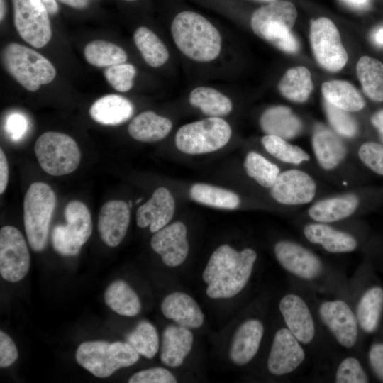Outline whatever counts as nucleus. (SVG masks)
Segmentation results:
<instances>
[{
	"label": "nucleus",
	"mask_w": 383,
	"mask_h": 383,
	"mask_svg": "<svg viewBox=\"0 0 383 383\" xmlns=\"http://www.w3.org/2000/svg\"><path fill=\"white\" fill-rule=\"evenodd\" d=\"M257 253L252 248L237 251L229 245L217 248L211 255L202 274L211 299H228L237 295L248 283Z\"/></svg>",
	"instance_id": "nucleus-1"
},
{
	"label": "nucleus",
	"mask_w": 383,
	"mask_h": 383,
	"mask_svg": "<svg viewBox=\"0 0 383 383\" xmlns=\"http://www.w3.org/2000/svg\"><path fill=\"white\" fill-rule=\"evenodd\" d=\"M171 32L179 50L189 58L201 62L215 60L221 49V37L206 18L193 11L178 13Z\"/></svg>",
	"instance_id": "nucleus-2"
},
{
	"label": "nucleus",
	"mask_w": 383,
	"mask_h": 383,
	"mask_svg": "<svg viewBox=\"0 0 383 383\" xmlns=\"http://www.w3.org/2000/svg\"><path fill=\"white\" fill-rule=\"evenodd\" d=\"M1 59L6 71L30 91H35L41 85L49 84L56 76L55 67L47 58L16 43L4 48Z\"/></svg>",
	"instance_id": "nucleus-3"
},
{
	"label": "nucleus",
	"mask_w": 383,
	"mask_h": 383,
	"mask_svg": "<svg viewBox=\"0 0 383 383\" xmlns=\"http://www.w3.org/2000/svg\"><path fill=\"white\" fill-rule=\"evenodd\" d=\"M139 353L127 342L86 341L75 354L79 365L93 375L104 378L122 367H130L139 360Z\"/></svg>",
	"instance_id": "nucleus-4"
},
{
	"label": "nucleus",
	"mask_w": 383,
	"mask_h": 383,
	"mask_svg": "<svg viewBox=\"0 0 383 383\" xmlns=\"http://www.w3.org/2000/svg\"><path fill=\"white\" fill-rule=\"evenodd\" d=\"M55 204L56 196L50 185L35 182L29 186L23 201V223L28 244L35 252L46 245Z\"/></svg>",
	"instance_id": "nucleus-5"
},
{
	"label": "nucleus",
	"mask_w": 383,
	"mask_h": 383,
	"mask_svg": "<svg viewBox=\"0 0 383 383\" xmlns=\"http://www.w3.org/2000/svg\"><path fill=\"white\" fill-rule=\"evenodd\" d=\"M231 134L227 121L220 117H209L180 127L175 135V145L187 155L206 154L224 147Z\"/></svg>",
	"instance_id": "nucleus-6"
},
{
	"label": "nucleus",
	"mask_w": 383,
	"mask_h": 383,
	"mask_svg": "<svg viewBox=\"0 0 383 383\" xmlns=\"http://www.w3.org/2000/svg\"><path fill=\"white\" fill-rule=\"evenodd\" d=\"M34 151L40 167L52 176H62L77 170L81 161V151L70 135L48 131L35 141Z\"/></svg>",
	"instance_id": "nucleus-7"
},
{
	"label": "nucleus",
	"mask_w": 383,
	"mask_h": 383,
	"mask_svg": "<svg viewBox=\"0 0 383 383\" xmlns=\"http://www.w3.org/2000/svg\"><path fill=\"white\" fill-rule=\"evenodd\" d=\"M65 224L54 227L52 244L54 250L63 256H75L89 238L92 232L90 211L83 202L72 200L64 209Z\"/></svg>",
	"instance_id": "nucleus-8"
},
{
	"label": "nucleus",
	"mask_w": 383,
	"mask_h": 383,
	"mask_svg": "<svg viewBox=\"0 0 383 383\" xmlns=\"http://www.w3.org/2000/svg\"><path fill=\"white\" fill-rule=\"evenodd\" d=\"M310 42L317 62L330 72L340 70L348 62V53L333 21L321 17L311 21Z\"/></svg>",
	"instance_id": "nucleus-9"
},
{
	"label": "nucleus",
	"mask_w": 383,
	"mask_h": 383,
	"mask_svg": "<svg viewBox=\"0 0 383 383\" xmlns=\"http://www.w3.org/2000/svg\"><path fill=\"white\" fill-rule=\"evenodd\" d=\"M13 23L20 37L35 48L52 38L48 12L39 0H12Z\"/></svg>",
	"instance_id": "nucleus-10"
},
{
	"label": "nucleus",
	"mask_w": 383,
	"mask_h": 383,
	"mask_svg": "<svg viewBox=\"0 0 383 383\" xmlns=\"http://www.w3.org/2000/svg\"><path fill=\"white\" fill-rule=\"evenodd\" d=\"M297 11L288 1H274L255 10L250 25L253 32L272 44L291 32Z\"/></svg>",
	"instance_id": "nucleus-11"
},
{
	"label": "nucleus",
	"mask_w": 383,
	"mask_h": 383,
	"mask_svg": "<svg viewBox=\"0 0 383 383\" xmlns=\"http://www.w3.org/2000/svg\"><path fill=\"white\" fill-rule=\"evenodd\" d=\"M30 253L21 231L12 226L0 230V274L10 282L21 280L30 267Z\"/></svg>",
	"instance_id": "nucleus-12"
},
{
	"label": "nucleus",
	"mask_w": 383,
	"mask_h": 383,
	"mask_svg": "<svg viewBox=\"0 0 383 383\" xmlns=\"http://www.w3.org/2000/svg\"><path fill=\"white\" fill-rule=\"evenodd\" d=\"M314 180L306 172L290 170L279 173L271 187V195L284 205H301L310 202L316 194Z\"/></svg>",
	"instance_id": "nucleus-13"
},
{
	"label": "nucleus",
	"mask_w": 383,
	"mask_h": 383,
	"mask_svg": "<svg viewBox=\"0 0 383 383\" xmlns=\"http://www.w3.org/2000/svg\"><path fill=\"white\" fill-rule=\"evenodd\" d=\"M186 226L181 221L167 225L154 233L150 245L162 262L171 267L182 265L187 259L189 245Z\"/></svg>",
	"instance_id": "nucleus-14"
},
{
	"label": "nucleus",
	"mask_w": 383,
	"mask_h": 383,
	"mask_svg": "<svg viewBox=\"0 0 383 383\" xmlns=\"http://www.w3.org/2000/svg\"><path fill=\"white\" fill-rule=\"evenodd\" d=\"M299 342L288 328L276 332L267 360V368L272 374L290 373L301 364L305 353Z\"/></svg>",
	"instance_id": "nucleus-15"
},
{
	"label": "nucleus",
	"mask_w": 383,
	"mask_h": 383,
	"mask_svg": "<svg viewBox=\"0 0 383 383\" xmlns=\"http://www.w3.org/2000/svg\"><path fill=\"white\" fill-rule=\"evenodd\" d=\"M319 314L340 344L345 348L355 344L358 333L357 318L345 302L325 301L319 307Z\"/></svg>",
	"instance_id": "nucleus-16"
},
{
	"label": "nucleus",
	"mask_w": 383,
	"mask_h": 383,
	"mask_svg": "<svg viewBox=\"0 0 383 383\" xmlns=\"http://www.w3.org/2000/svg\"><path fill=\"white\" fill-rule=\"evenodd\" d=\"M279 263L288 272L306 279L318 277L322 270L321 260L301 245L289 240H281L274 245Z\"/></svg>",
	"instance_id": "nucleus-17"
},
{
	"label": "nucleus",
	"mask_w": 383,
	"mask_h": 383,
	"mask_svg": "<svg viewBox=\"0 0 383 383\" xmlns=\"http://www.w3.org/2000/svg\"><path fill=\"white\" fill-rule=\"evenodd\" d=\"M130 219V208L124 201L110 200L104 203L97 224L102 241L109 247L118 246L126 235Z\"/></svg>",
	"instance_id": "nucleus-18"
},
{
	"label": "nucleus",
	"mask_w": 383,
	"mask_h": 383,
	"mask_svg": "<svg viewBox=\"0 0 383 383\" xmlns=\"http://www.w3.org/2000/svg\"><path fill=\"white\" fill-rule=\"evenodd\" d=\"M175 211V201L169 189L164 187L156 189L151 197L140 206L136 211L138 227H149L155 233L168 225Z\"/></svg>",
	"instance_id": "nucleus-19"
},
{
	"label": "nucleus",
	"mask_w": 383,
	"mask_h": 383,
	"mask_svg": "<svg viewBox=\"0 0 383 383\" xmlns=\"http://www.w3.org/2000/svg\"><path fill=\"white\" fill-rule=\"evenodd\" d=\"M279 311L291 333L301 343H310L315 335L312 316L304 301L293 294L284 296L279 304Z\"/></svg>",
	"instance_id": "nucleus-20"
},
{
	"label": "nucleus",
	"mask_w": 383,
	"mask_h": 383,
	"mask_svg": "<svg viewBox=\"0 0 383 383\" xmlns=\"http://www.w3.org/2000/svg\"><path fill=\"white\" fill-rule=\"evenodd\" d=\"M161 311L168 319L187 328H199L204 315L197 302L189 294L176 292L167 295L162 301Z\"/></svg>",
	"instance_id": "nucleus-21"
},
{
	"label": "nucleus",
	"mask_w": 383,
	"mask_h": 383,
	"mask_svg": "<svg viewBox=\"0 0 383 383\" xmlns=\"http://www.w3.org/2000/svg\"><path fill=\"white\" fill-rule=\"evenodd\" d=\"M264 333L257 319L243 322L236 330L230 348L229 357L237 365L248 363L257 354Z\"/></svg>",
	"instance_id": "nucleus-22"
},
{
	"label": "nucleus",
	"mask_w": 383,
	"mask_h": 383,
	"mask_svg": "<svg viewBox=\"0 0 383 383\" xmlns=\"http://www.w3.org/2000/svg\"><path fill=\"white\" fill-rule=\"evenodd\" d=\"M194 336L189 328L179 325L167 326L162 333L160 360L170 367H178L190 353Z\"/></svg>",
	"instance_id": "nucleus-23"
},
{
	"label": "nucleus",
	"mask_w": 383,
	"mask_h": 383,
	"mask_svg": "<svg viewBox=\"0 0 383 383\" xmlns=\"http://www.w3.org/2000/svg\"><path fill=\"white\" fill-rule=\"evenodd\" d=\"M134 106L129 99L118 94L105 95L93 103L89 113L96 122L106 126L120 125L131 118Z\"/></svg>",
	"instance_id": "nucleus-24"
},
{
	"label": "nucleus",
	"mask_w": 383,
	"mask_h": 383,
	"mask_svg": "<svg viewBox=\"0 0 383 383\" xmlns=\"http://www.w3.org/2000/svg\"><path fill=\"white\" fill-rule=\"evenodd\" d=\"M312 144L319 165L326 170L336 167L346 155V148L340 138L321 124L315 127Z\"/></svg>",
	"instance_id": "nucleus-25"
},
{
	"label": "nucleus",
	"mask_w": 383,
	"mask_h": 383,
	"mask_svg": "<svg viewBox=\"0 0 383 383\" xmlns=\"http://www.w3.org/2000/svg\"><path fill=\"white\" fill-rule=\"evenodd\" d=\"M260 124L267 135L290 139L299 134L302 128L300 119L285 106H274L261 115Z\"/></svg>",
	"instance_id": "nucleus-26"
},
{
	"label": "nucleus",
	"mask_w": 383,
	"mask_h": 383,
	"mask_svg": "<svg viewBox=\"0 0 383 383\" xmlns=\"http://www.w3.org/2000/svg\"><path fill=\"white\" fill-rule=\"evenodd\" d=\"M304 234L311 243L321 245L326 250L333 253L351 252L357 246L353 235L323 223L306 225Z\"/></svg>",
	"instance_id": "nucleus-27"
},
{
	"label": "nucleus",
	"mask_w": 383,
	"mask_h": 383,
	"mask_svg": "<svg viewBox=\"0 0 383 383\" xmlns=\"http://www.w3.org/2000/svg\"><path fill=\"white\" fill-rule=\"evenodd\" d=\"M172 128V121L153 111H144L130 122L128 132L131 138L143 143H154L167 137Z\"/></svg>",
	"instance_id": "nucleus-28"
},
{
	"label": "nucleus",
	"mask_w": 383,
	"mask_h": 383,
	"mask_svg": "<svg viewBox=\"0 0 383 383\" xmlns=\"http://www.w3.org/2000/svg\"><path fill=\"white\" fill-rule=\"evenodd\" d=\"M359 204L357 196L348 194L321 200L309 210V216L320 223H330L345 218L352 215Z\"/></svg>",
	"instance_id": "nucleus-29"
},
{
	"label": "nucleus",
	"mask_w": 383,
	"mask_h": 383,
	"mask_svg": "<svg viewBox=\"0 0 383 383\" xmlns=\"http://www.w3.org/2000/svg\"><path fill=\"white\" fill-rule=\"evenodd\" d=\"M325 100L331 104L348 112L358 111L365 102L356 88L344 80H332L321 86Z\"/></svg>",
	"instance_id": "nucleus-30"
},
{
	"label": "nucleus",
	"mask_w": 383,
	"mask_h": 383,
	"mask_svg": "<svg viewBox=\"0 0 383 383\" xmlns=\"http://www.w3.org/2000/svg\"><path fill=\"white\" fill-rule=\"evenodd\" d=\"M106 304L116 313L135 316L141 310L140 299L128 283L118 279L111 283L104 292Z\"/></svg>",
	"instance_id": "nucleus-31"
},
{
	"label": "nucleus",
	"mask_w": 383,
	"mask_h": 383,
	"mask_svg": "<svg viewBox=\"0 0 383 383\" xmlns=\"http://www.w3.org/2000/svg\"><path fill=\"white\" fill-rule=\"evenodd\" d=\"M383 311V288L374 286L365 292L356 309L357 321L362 331L373 333L379 326Z\"/></svg>",
	"instance_id": "nucleus-32"
},
{
	"label": "nucleus",
	"mask_w": 383,
	"mask_h": 383,
	"mask_svg": "<svg viewBox=\"0 0 383 383\" xmlns=\"http://www.w3.org/2000/svg\"><path fill=\"white\" fill-rule=\"evenodd\" d=\"M189 196L197 203L221 209L233 210L240 204L238 195L233 191L205 183L193 184Z\"/></svg>",
	"instance_id": "nucleus-33"
},
{
	"label": "nucleus",
	"mask_w": 383,
	"mask_h": 383,
	"mask_svg": "<svg viewBox=\"0 0 383 383\" xmlns=\"http://www.w3.org/2000/svg\"><path fill=\"white\" fill-rule=\"evenodd\" d=\"M278 89L281 94L290 101H306L313 90L309 70L304 66L290 68L281 79Z\"/></svg>",
	"instance_id": "nucleus-34"
},
{
	"label": "nucleus",
	"mask_w": 383,
	"mask_h": 383,
	"mask_svg": "<svg viewBox=\"0 0 383 383\" xmlns=\"http://www.w3.org/2000/svg\"><path fill=\"white\" fill-rule=\"evenodd\" d=\"M356 70L366 96L372 101H383V64L365 55L358 60Z\"/></svg>",
	"instance_id": "nucleus-35"
},
{
	"label": "nucleus",
	"mask_w": 383,
	"mask_h": 383,
	"mask_svg": "<svg viewBox=\"0 0 383 383\" xmlns=\"http://www.w3.org/2000/svg\"><path fill=\"white\" fill-rule=\"evenodd\" d=\"M189 103L210 117H220L230 113L233 109L231 99L211 87H199L192 91Z\"/></svg>",
	"instance_id": "nucleus-36"
},
{
	"label": "nucleus",
	"mask_w": 383,
	"mask_h": 383,
	"mask_svg": "<svg viewBox=\"0 0 383 383\" xmlns=\"http://www.w3.org/2000/svg\"><path fill=\"white\" fill-rule=\"evenodd\" d=\"M136 47L148 65L158 67L169 58V52L161 40L149 28L140 26L133 35Z\"/></svg>",
	"instance_id": "nucleus-37"
},
{
	"label": "nucleus",
	"mask_w": 383,
	"mask_h": 383,
	"mask_svg": "<svg viewBox=\"0 0 383 383\" xmlns=\"http://www.w3.org/2000/svg\"><path fill=\"white\" fill-rule=\"evenodd\" d=\"M84 55L89 64L98 67H108L124 63L128 58L123 48L101 40L87 43L84 49Z\"/></svg>",
	"instance_id": "nucleus-38"
},
{
	"label": "nucleus",
	"mask_w": 383,
	"mask_h": 383,
	"mask_svg": "<svg viewBox=\"0 0 383 383\" xmlns=\"http://www.w3.org/2000/svg\"><path fill=\"white\" fill-rule=\"evenodd\" d=\"M126 342L140 355L153 358L159 350V336L155 327L149 321L138 322L133 331L128 334Z\"/></svg>",
	"instance_id": "nucleus-39"
},
{
	"label": "nucleus",
	"mask_w": 383,
	"mask_h": 383,
	"mask_svg": "<svg viewBox=\"0 0 383 383\" xmlns=\"http://www.w3.org/2000/svg\"><path fill=\"white\" fill-rule=\"evenodd\" d=\"M243 165L247 174L265 188H271L279 174L275 164L255 152L247 154Z\"/></svg>",
	"instance_id": "nucleus-40"
},
{
	"label": "nucleus",
	"mask_w": 383,
	"mask_h": 383,
	"mask_svg": "<svg viewBox=\"0 0 383 383\" xmlns=\"http://www.w3.org/2000/svg\"><path fill=\"white\" fill-rule=\"evenodd\" d=\"M261 142L271 155L282 162L298 165L310 158L301 148L289 143L280 137L266 135L262 138Z\"/></svg>",
	"instance_id": "nucleus-41"
},
{
	"label": "nucleus",
	"mask_w": 383,
	"mask_h": 383,
	"mask_svg": "<svg viewBox=\"0 0 383 383\" xmlns=\"http://www.w3.org/2000/svg\"><path fill=\"white\" fill-rule=\"evenodd\" d=\"M324 109L328 120L340 135L351 138L357 132V124L348 111L338 108L324 100Z\"/></svg>",
	"instance_id": "nucleus-42"
},
{
	"label": "nucleus",
	"mask_w": 383,
	"mask_h": 383,
	"mask_svg": "<svg viewBox=\"0 0 383 383\" xmlns=\"http://www.w3.org/2000/svg\"><path fill=\"white\" fill-rule=\"evenodd\" d=\"M109 84L119 92L129 91L133 85L135 67L128 63H121L106 67L104 72Z\"/></svg>",
	"instance_id": "nucleus-43"
},
{
	"label": "nucleus",
	"mask_w": 383,
	"mask_h": 383,
	"mask_svg": "<svg viewBox=\"0 0 383 383\" xmlns=\"http://www.w3.org/2000/svg\"><path fill=\"white\" fill-rule=\"evenodd\" d=\"M368 377L360 362L355 357H348L338 365L335 374L337 383H367Z\"/></svg>",
	"instance_id": "nucleus-44"
},
{
	"label": "nucleus",
	"mask_w": 383,
	"mask_h": 383,
	"mask_svg": "<svg viewBox=\"0 0 383 383\" xmlns=\"http://www.w3.org/2000/svg\"><path fill=\"white\" fill-rule=\"evenodd\" d=\"M358 155L368 168L383 175V145L375 142L365 143L360 147Z\"/></svg>",
	"instance_id": "nucleus-45"
},
{
	"label": "nucleus",
	"mask_w": 383,
	"mask_h": 383,
	"mask_svg": "<svg viewBox=\"0 0 383 383\" xmlns=\"http://www.w3.org/2000/svg\"><path fill=\"white\" fill-rule=\"evenodd\" d=\"M174 375L164 367H152L133 374L128 379L129 383H176Z\"/></svg>",
	"instance_id": "nucleus-46"
},
{
	"label": "nucleus",
	"mask_w": 383,
	"mask_h": 383,
	"mask_svg": "<svg viewBox=\"0 0 383 383\" xmlns=\"http://www.w3.org/2000/svg\"><path fill=\"white\" fill-rule=\"evenodd\" d=\"M17 348L11 338L3 331H0V367H7L11 365L18 358Z\"/></svg>",
	"instance_id": "nucleus-47"
},
{
	"label": "nucleus",
	"mask_w": 383,
	"mask_h": 383,
	"mask_svg": "<svg viewBox=\"0 0 383 383\" xmlns=\"http://www.w3.org/2000/svg\"><path fill=\"white\" fill-rule=\"evenodd\" d=\"M368 359L370 365L377 376L383 382V343H375L370 348Z\"/></svg>",
	"instance_id": "nucleus-48"
},
{
	"label": "nucleus",
	"mask_w": 383,
	"mask_h": 383,
	"mask_svg": "<svg viewBox=\"0 0 383 383\" xmlns=\"http://www.w3.org/2000/svg\"><path fill=\"white\" fill-rule=\"evenodd\" d=\"M26 126V120L21 114L13 113L7 118L6 130L13 139H19L25 133Z\"/></svg>",
	"instance_id": "nucleus-49"
},
{
	"label": "nucleus",
	"mask_w": 383,
	"mask_h": 383,
	"mask_svg": "<svg viewBox=\"0 0 383 383\" xmlns=\"http://www.w3.org/2000/svg\"><path fill=\"white\" fill-rule=\"evenodd\" d=\"M272 45L282 51L287 53H295L299 49V42L292 32L284 37L279 39Z\"/></svg>",
	"instance_id": "nucleus-50"
},
{
	"label": "nucleus",
	"mask_w": 383,
	"mask_h": 383,
	"mask_svg": "<svg viewBox=\"0 0 383 383\" xmlns=\"http://www.w3.org/2000/svg\"><path fill=\"white\" fill-rule=\"evenodd\" d=\"M9 181V165L6 155L0 148V194H2L7 187Z\"/></svg>",
	"instance_id": "nucleus-51"
},
{
	"label": "nucleus",
	"mask_w": 383,
	"mask_h": 383,
	"mask_svg": "<svg viewBox=\"0 0 383 383\" xmlns=\"http://www.w3.org/2000/svg\"><path fill=\"white\" fill-rule=\"evenodd\" d=\"M371 123L377 129L380 140L383 143V109L372 115Z\"/></svg>",
	"instance_id": "nucleus-52"
},
{
	"label": "nucleus",
	"mask_w": 383,
	"mask_h": 383,
	"mask_svg": "<svg viewBox=\"0 0 383 383\" xmlns=\"http://www.w3.org/2000/svg\"><path fill=\"white\" fill-rule=\"evenodd\" d=\"M75 9H83L89 4V0H57Z\"/></svg>",
	"instance_id": "nucleus-53"
},
{
	"label": "nucleus",
	"mask_w": 383,
	"mask_h": 383,
	"mask_svg": "<svg viewBox=\"0 0 383 383\" xmlns=\"http://www.w3.org/2000/svg\"><path fill=\"white\" fill-rule=\"evenodd\" d=\"M45 6L48 13L55 14L58 11V5L56 0H39Z\"/></svg>",
	"instance_id": "nucleus-54"
},
{
	"label": "nucleus",
	"mask_w": 383,
	"mask_h": 383,
	"mask_svg": "<svg viewBox=\"0 0 383 383\" xmlns=\"http://www.w3.org/2000/svg\"><path fill=\"white\" fill-rule=\"evenodd\" d=\"M347 4L358 9H362L367 6L369 0H343Z\"/></svg>",
	"instance_id": "nucleus-55"
},
{
	"label": "nucleus",
	"mask_w": 383,
	"mask_h": 383,
	"mask_svg": "<svg viewBox=\"0 0 383 383\" xmlns=\"http://www.w3.org/2000/svg\"><path fill=\"white\" fill-rule=\"evenodd\" d=\"M373 39L376 44L383 46V28L378 29L374 33Z\"/></svg>",
	"instance_id": "nucleus-56"
},
{
	"label": "nucleus",
	"mask_w": 383,
	"mask_h": 383,
	"mask_svg": "<svg viewBox=\"0 0 383 383\" xmlns=\"http://www.w3.org/2000/svg\"><path fill=\"white\" fill-rule=\"evenodd\" d=\"M0 4H1L0 19H1V21H2V20H3L4 17L5 11H6L4 0H1Z\"/></svg>",
	"instance_id": "nucleus-57"
},
{
	"label": "nucleus",
	"mask_w": 383,
	"mask_h": 383,
	"mask_svg": "<svg viewBox=\"0 0 383 383\" xmlns=\"http://www.w3.org/2000/svg\"><path fill=\"white\" fill-rule=\"evenodd\" d=\"M258 1L272 2V1H277V0H258Z\"/></svg>",
	"instance_id": "nucleus-58"
},
{
	"label": "nucleus",
	"mask_w": 383,
	"mask_h": 383,
	"mask_svg": "<svg viewBox=\"0 0 383 383\" xmlns=\"http://www.w3.org/2000/svg\"><path fill=\"white\" fill-rule=\"evenodd\" d=\"M126 1H134V0H126Z\"/></svg>",
	"instance_id": "nucleus-59"
}]
</instances>
